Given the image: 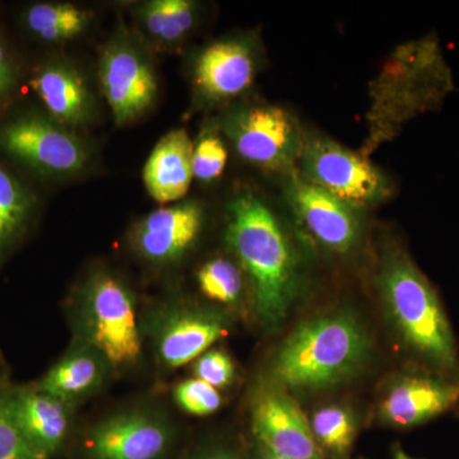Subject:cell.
I'll list each match as a JSON object with an SVG mask.
<instances>
[{"label":"cell","instance_id":"6da1fadb","mask_svg":"<svg viewBox=\"0 0 459 459\" xmlns=\"http://www.w3.org/2000/svg\"><path fill=\"white\" fill-rule=\"evenodd\" d=\"M225 220L226 246L249 280L256 316L273 331L300 291L298 253L277 214L250 190L230 199Z\"/></svg>","mask_w":459,"mask_h":459},{"label":"cell","instance_id":"7a4b0ae2","mask_svg":"<svg viewBox=\"0 0 459 459\" xmlns=\"http://www.w3.org/2000/svg\"><path fill=\"white\" fill-rule=\"evenodd\" d=\"M455 87L437 35L398 45L369 84L368 132L359 152L369 159L413 119L442 108Z\"/></svg>","mask_w":459,"mask_h":459},{"label":"cell","instance_id":"3957f363","mask_svg":"<svg viewBox=\"0 0 459 459\" xmlns=\"http://www.w3.org/2000/svg\"><path fill=\"white\" fill-rule=\"evenodd\" d=\"M377 289L398 340L420 368L459 377V349L433 283L400 246L383 249Z\"/></svg>","mask_w":459,"mask_h":459},{"label":"cell","instance_id":"277c9868","mask_svg":"<svg viewBox=\"0 0 459 459\" xmlns=\"http://www.w3.org/2000/svg\"><path fill=\"white\" fill-rule=\"evenodd\" d=\"M371 355L364 323L351 310H333L305 320L290 333L272 360V379L286 391H325L358 377Z\"/></svg>","mask_w":459,"mask_h":459},{"label":"cell","instance_id":"5b68a950","mask_svg":"<svg viewBox=\"0 0 459 459\" xmlns=\"http://www.w3.org/2000/svg\"><path fill=\"white\" fill-rule=\"evenodd\" d=\"M216 122L247 164L282 177L298 168L307 133L287 108L241 100L226 108Z\"/></svg>","mask_w":459,"mask_h":459},{"label":"cell","instance_id":"8992f818","mask_svg":"<svg viewBox=\"0 0 459 459\" xmlns=\"http://www.w3.org/2000/svg\"><path fill=\"white\" fill-rule=\"evenodd\" d=\"M98 78L117 126L146 117L159 100L155 53L123 20L100 50Z\"/></svg>","mask_w":459,"mask_h":459},{"label":"cell","instance_id":"52a82bcc","mask_svg":"<svg viewBox=\"0 0 459 459\" xmlns=\"http://www.w3.org/2000/svg\"><path fill=\"white\" fill-rule=\"evenodd\" d=\"M0 150L49 179H71L90 169L92 148L47 113L26 111L0 123Z\"/></svg>","mask_w":459,"mask_h":459},{"label":"cell","instance_id":"ba28073f","mask_svg":"<svg viewBox=\"0 0 459 459\" xmlns=\"http://www.w3.org/2000/svg\"><path fill=\"white\" fill-rule=\"evenodd\" d=\"M264 65V51L255 32L223 36L192 57L189 68L193 108L213 110L241 101Z\"/></svg>","mask_w":459,"mask_h":459},{"label":"cell","instance_id":"9c48e42d","mask_svg":"<svg viewBox=\"0 0 459 459\" xmlns=\"http://www.w3.org/2000/svg\"><path fill=\"white\" fill-rule=\"evenodd\" d=\"M81 312L91 349L113 367L137 362L142 341L131 290L111 272H92L81 289Z\"/></svg>","mask_w":459,"mask_h":459},{"label":"cell","instance_id":"30bf717a","mask_svg":"<svg viewBox=\"0 0 459 459\" xmlns=\"http://www.w3.org/2000/svg\"><path fill=\"white\" fill-rule=\"evenodd\" d=\"M296 170L325 192L365 211L388 201L394 184L368 157L319 134H307Z\"/></svg>","mask_w":459,"mask_h":459},{"label":"cell","instance_id":"8fae6325","mask_svg":"<svg viewBox=\"0 0 459 459\" xmlns=\"http://www.w3.org/2000/svg\"><path fill=\"white\" fill-rule=\"evenodd\" d=\"M285 201L301 228L334 255L351 253L364 234V211L305 179L298 170L283 177Z\"/></svg>","mask_w":459,"mask_h":459},{"label":"cell","instance_id":"7c38bea8","mask_svg":"<svg viewBox=\"0 0 459 459\" xmlns=\"http://www.w3.org/2000/svg\"><path fill=\"white\" fill-rule=\"evenodd\" d=\"M459 407V377L418 368L395 377L379 403V419L397 429H412Z\"/></svg>","mask_w":459,"mask_h":459},{"label":"cell","instance_id":"4fadbf2b","mask_svg":"<svg viewBox=\"0 0 459 459\" xmlns=\"http://www.w3.org/2000/svg\"><path fill=\"white\" fill-rule=\"evenodd\" d=\"M256 442L282 459H325L310 421L300 406L276 383L263 386L253 403Z\"/></svg>","mask_w":459,"mask_h":459},{"label":"cell","instance_id":"5bb4252c","mask_svg":"<svg viewBox=\"0 0 459 459\" xmlns=\"http://www.w3.org/2000/svg\"><path fill=\"white\" fill-rule=\"evenodd\" d=\"M204 221L201 202L190 199L161 205L133 226V249L151 264H175L195 247Z\"/></svg>","mask_w":459,"mask_h":459},{"label":"cell","instance_id":"9a60e30c","mask_svg":"<svg viewBox=\"0 0 459 459\" xmlns=\"http://www.w3.org/2000/svg\"><path fill=\"white\" fill-rule=\"evenodd\" d=\"M30 87L45 113L71 131L78 133L98 117L95 92L82 69L68 57H50L39 63L30 77Z\"/></svg>","mask_w":459,"mask_h":459},{"label":"cell","instance_id":"2e32d148","mask_svg":"<svg viewBox=\"0 0 459 459\" xmlns=\"http://www.w3.org/2000/svg\"><path fill=\"white\" fill-rule=\"evenodd\" d=\"M228 325L222 316L201 307H175L160 320L156 331V351L170 369L198 359L220 338Z\"/></svg>","mask_w":459,"mask_h":459},{"label":"cell","instance_id":"e0dca14e","mask_svg":"<svg viewBox=\"0 0 459 459\" xmlns=\"http://www.w3.org/2000/svg\"><path fill=\"white\" fill-rule=\"evenodd\" d=\"M168 444V429L159 420L126 413L100 424L89 449L92 459H160Z\"/></svg>","mask_w":459,"mask_h":459},{"label":"cell","instance_id":"ac0fdd59","mask_svg":"<svg viewBox=\"0 0 459 459\" xmlns=\"http://www.w3.org/2000/svg\"><path fill=\"white\" fill-rule=\"evenodd\" d=\"M193 179V141L186 129H172L157 142L143 168L150 197L161 205L177 204Z\"/></svg>","mask_w":459,"mask_h":459},{"label":"cell","instance_id":"d6986e66","mask_svg":"<svg viewBox=\"0 0 459 459\" xmlns=\"http://www.w3.org/2000/svg\"><path fill=\"white\" fill-rule=\"evenodd\" d=\"M201 3L195 0H146L133 3V29L153 53L179 50L201 18Z\"/></svg>","mask_w":459,"mask_h":459},{"label":"cell","instance_id":"ffe728a7","mask_svg":"<svg viewBox=\"0 0 459 459\" xmlns=\"http://www.w3.org/2000/svg\"><path fill=\"white\" fill-rule=\"evenodd\" d=\"M12 409L27 440L45 458L63 446L69 430L68 402L40 388L9 392Z\"/></svg>","mask_w":459,"mask_h":459},{"label":"cell","instance_id":"44dd1931","mask_svg":"<svg viewBox=\"0 0 459 459\" xmlns=\"http://www.w3.org/2000/svg\"><path fill=\"white\" fill-rule=\"evenodd\" d=\"M26 31L45 44H65L82 38L95 21L92 9L69 2H38L21 16Z\"/></svg>","mask_w":459,"mask_h":459},{"label":"cell","instance_id":"7402d4cb","mask_svg":"<svg viewBox=\"0 0 459 459\" xmlns=\"http://www.w3.org/2000/svg\"><path fill=\"white\" fill-rule=\"evenodd\" d=\"M101 359L95 350L71 353L42 377L38 388L65 402L89 394L104 376Z\"/></svg>","mask_w":459,"mask_h":459},{"label":"cell","instance_id":"603a6c76","mask_svg":"<svg viewBox=\"0 0 459 459\" xmlns=\"http://www.w3.org/2000/svg\"><path fill=\"white\" fill-rule=\"evenodd\" d=\"M38 198L23 181L0 162V262L22 237Z\"/></svg>","mask_w":459,"mask_h":459},{"label":"cell","instance_id":"cb8c5ba5","mask_svg":"<svg viewBox=\"0 0 459 459\" xmlns=\"http://www.w3.org/2000/svg\"><path fill=\"white\" fill-rule=\"evenodd\" d=\"M310 427L320 451L333 458L346 457L358 437L355 415L343 406H327L316 411Z\"/></svg>","mask_w":459,"mask_h":459},{"label":"cell","instance_id":"d4e9b609","mask_svg":"<svg viewBox=\"0 0 459 459\" xmlns=\"http://www.w3.org/2000/svg\"><path fill=\"white\" fill-rule=\"evenodd\" d=\"M197 283L202 294L210 300L234 305L243 294V271L237 261L217 256L199 268Z\"/></svg>","mask_w":459,"mask_h":459},{"label":"cell","instance_id":"484cf974","mask_svg":"<svg viewBox=\"0 0 459 459\" xmlns=\"http://www.w3.org/2000/svg\"><path fill=\"white\" fill-rule=\"evenodd\" d=\"M228 160V144L214 119L193 141V177L199 183L212 184L222 177Z\"/></svg>","mask_w":459,"mask_h":459},{"label":"cell","instance_id":"4316f807","mask_svg":"<svg viewBox=\"0 0 459 459\" xmlns=\"http://www.w3.org/2000/svg\"><path fill=\"white\" fill-rule=\"evenodd\" d=\"M0 459H48L33 448L21 430L9 392L0 394Z\"/></svg>","mask_w":459,"mask_h":459},{"label":"cell","instance_id":"83f0119b","mask_svg":"<svg viewBox=\"0 0 459 459\" xmlns=\"http://www.w3.org/2000/svg\"><path fill=\"white\" fill-rule=\"evenodd\" d=\"M175 401L181 410L195 416H207L221 407L219 389L198 377L184 380L175 388Z\"/></svg>","mask_w":459,"mask_h":459},{"label":"cell","instance_id":"f1b7e54d","mask_svg":"<svg viewBox=\"0 0 459 459\" xmlns=\"http://www.w3.org/2000/svg\"><path fill=\"white\" fill-rule=\"evenodd\" d=\"M195 377L204 380L214 388L231 385L235 377L234 364L228 353L211 350L199 356L195 364Z\"/></svg>","mask_w":459,"mask_h":459},{"label":"cell","instance_id":"f546056e","mask_svg":"<svg viewBox=\"0 0 459 459\" xmlns=\"http://www.w3.org/2000/svg\"><path fill=\"white\" fill-rule=\"evenodd\" d=\"M21 65L11 45L0 35V111L17 98L21 86Z\"/></svg>","mask_w":459,"mask_h":459},{"label":"cell","instance_id":"4dcf8cb0","mask_svg":"<svg viewBox=\"0 0 459 459\" xmlns=\"http://www.w3.org/2000/svg\"><path fill=\"white\" fill-rule=\"evenodd\" d=\"M197 459H240V457L237 453L229 451V449L219 448L204 453Z\"/></svg>","mask_w":459,"mask_h":459},{"label":"cell","instance_id":"1f68e13d","mask_svg":"<svg viewBox=\"0 0 459 459\" xmlns=\"http://www.w3.org/2000/svg\"><path fill=\"white\" fill-rule=\"evenodd\" d=\"M392 457H394V459H418L413 458L412 455H410L409 453L404 451L400 444H395L394 446V451H392Z\"/></svg>","mask_w":459,"mask_h":459},{"label":"cell","instance_id":"d6a6232c","mask_svg":"<svg viewBox=\"0 0 459 459\" xmlns=\"http://www.w3.org/2000/svg\"><path fill=\"white\" fill-rule=\"evenodd\" d=\"M255 459H282L274 455L273 453L265 449L264 446H262L261 444H258V449H256V457Z\"/></svg>","mask_w":459,"mask_h":459}]
</instances>
